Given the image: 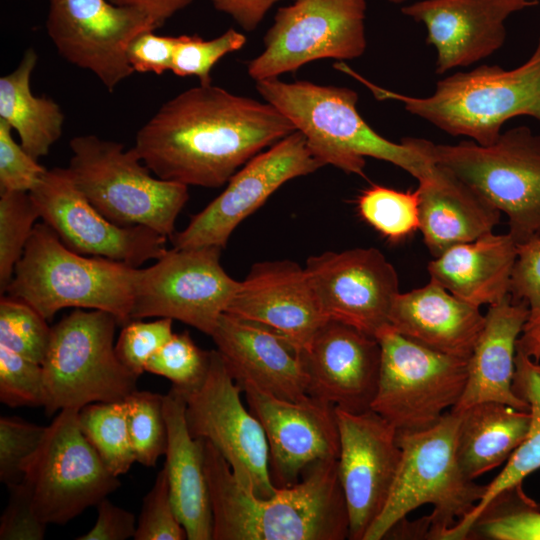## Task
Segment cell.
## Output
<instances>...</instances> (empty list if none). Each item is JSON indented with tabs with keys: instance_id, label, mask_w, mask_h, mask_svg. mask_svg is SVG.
<instances>
[{
	"instance_id": "cell-27",
	"label": "cell",
	"mask_w": 540,
	"mask_h": 540,
	"mask_svg": "<svg viewBox=\"0 0 540 540\" xmlns=\"http://www.w3.org/2000/svg\"><path fill=\"white\" fill-rule=\"evenodd\" d=\"M418 182L419 230L434 257L454 245L493 232L499 223L501 212L449 170L431 162L427 174Z\"/></svg>"
},
{
	"instance_id": "cell-2",
	"label": "cell",
	"mask_w": 540,
	"mask_h": 540,
	"mask_svg": "<svg viewBox=\"0 0 540 540\" xmlns=\"http://www.w3.org/2000/svg\"><path fill=\"white\" fill-rule=\"evenodd\" d=\"M204 440V439H203ZM213 540H343L349 518L338 477L337 460L309 468L294 485L270 497L245 489L229 464L204 440Z\"/></svg>"
},
{
	"instance_id": "cell-37",
	"label": "cell",
	"mask_w": 540,
	"mask_h": 540,
	"mask_svg": "<svg viewBox=\"0 0 540 540\" xmlns=\"http://www.w3.org/2000/svg\"><path fill=\"white\" fill-rule=\"evenodd\" d=\"M38 218L39 210L28 192H0L1 295L6 293Z\"/></svg>"
},
{
	"instance_id": "cell-47",
	"label": "cell",
	"mask_w": 540,
	"mask_h": 540,
	"mask_svg": "<svg viewBox=\"0 0 540 540\" xmlns=\"http://www.w3.org/2000/svg\"><path fill=\"white\" fill-rule=\"evenodd\" d=\"M8 488L10 496L0 519V539L42 540L48 524L36 514L26 485L21 481Z\"/></svg>"
},
{
	"instance_id": "cell-17",
	"label": "cell",
	"mask_w": 540,
	"mask_h": 540,
	"mask_svg": "<svg viewBox=\"0 0 540 540\" xmlns=\"http://www.w3.org/2000/svg\"><path fill=\"white\" fill-rule=\"evenodd\" d=\"M29 194L42 221L74 252L139 267L167 251L168 237L144 226H119L102 215L67 168L47 170Z\"/></svg>"
},
{
	"instance_id": "cell-10",
	"label": "cell",
	"mask_w": 540,
	"mask_h": 540,
	"mask_svg": "<svg viewBox=\"0 0 540 540\" xmlns=\"http://www.w3.org/2000/svg\"><path fill=\"white\" fill-rule=\"evenodd\" d=\"M376 339L381 346V366L371 410L398 432L432 427L460 400L468 359L432 350L390 325Z\"/></svg>"
},
{
	"instance_id": "cell-23",
	"label": "cell",
	"mask_w": 540,
	"mask_h": 540,
	"mask_svg": "<svg viewBox=\"0 0 540 540\" xmlns=\"http://www.w3.org/2000/svg\"><path fill=\"white\" fill-rule=\"evenodd\" d=\"M225 312L270 328L299 353L327 321L305 268L290 260L255 263Z\"/></svg>"
},
{
	"instance_id": "cell-4",
	"label": "cell",
	"mask_w": 540,
	"mask_h": 540,
	"mask_svg": "<svg viewBox=\"0 0 540 540\" xmlns=\"http://www.w3.org/2000/svg\"><path fill=\"white\" fill-rule=\"evenodd\" d=\"M256 89L305 137L323 166L364 176L365 158L371 157L389 162L417 180L430 168V160L407 138L395 143L373 130L359 114L358 94L350 88L270 78L257 81Z\"/></svg>"
},
{
	"instance_id": "cell-42",
	"label": "cell",
	"mask_w": 540,
	"mask_h": 540,
	"mask_svg": "<svg viewBox=\"0 0 540 540\" xmlns=\"http://www.w3.org/2000/svg\"><path fill=\"white\" fill-rule=\"evenodd\" d=\"M0 401L16 407H44L42 365L0 345Z\"/></svg>"
},
{
	"instance_id": "cell-31",
	"label": "cell",
	"mask_w": 540,
	"mask_h": 540,
	"mask_svg": "<svg viewBox=\"0 0 540 540\" xmlns=\"http://www.w3.org/2000/svg\"><path fill=\"white\" fill-rule=\"evenodd\" d=\"M513 390L529 404L531 422L522 443L506 461L478 504L456 524L444 532L440 540H464L487 506L502 493L522 485L523 480L540 469V362L516 350Z\"/></svg>"
},
{
	"instance_id": "cell-45",
	"label": "cell",
	"mask_w": 540,
	"mask_h": 540,
	"mask_svg": "<svg viewBox=\"0 0 540 540\" xmlns=\"http://www.w3.org/2000/svg\"><path fill=\"white\" fill-rule=\"evenodd\" d=\"M172 324L170 318L150 322L131 320L124 324L115 344L118 359L139 378L149 359L173 335Z\"/></svg>"
},
{
	"instance_id": "cell-44",
	"label": "cell",
	"mask_w": 540,
	"mask_h": 540,
	"mask_svg": "<svg viewBox=\"0 0 540 540\" xmlns=\"http://www.w3.org/2000/svg\"><path fill=\"white\" fill-rule=\"evenodd\" d=\"M135 540H183L186 531L173 508L165 466L145 495L137 521Z\"/></svg>"
},
{
	"instance_id": "cell-46",
	"label": "cell",
	"mask_w": 540,
	"mask_h": 540,
	"mask_svg": "<svg viewBox=\"0 0 540 540\" xmlns=\"http://www.w3.org/2000/svg\"><path fill=\"white\" fill-rule=\"evenodd\" d=\"M46 171L14 140L10 125L0 119V192L29 193Z\"/></svg>"
},
{
	"instance_id": "cell-51",
	"label": "cell",
	"mask_w": 540,
	"mask_h": 540,
	"mask_svg": "<svg viewBox=\"0 0 540 540\" xmlns=\"http://www.w3.org/2000/svg\"><path fill=\"white\" fill-rule=\"evenodd\" d=\"M118 6L137 8L148 14L157 27L162 26L166 20L176 12L187 7L193 0H109Z\"/></svg>"
},
{
	"instance_id": "cell-49",
	"label": "cell",
	"mask_w": 540,
	"mask_h": 540,
	"mask_svg": "<svg viewBox=\"0 0 540 540\" xmlns=\"http://www.w3.org/2000/svg\"><path fill=\"white\" fill-rule=\"evenodd\" d=\"M96 506L95 525L77 540H126L134 537L137 525L131 512L114 505L107 497Z\"/></svg>"
},
{
	"instance_id": "cell-9",
	"label": "cell",
	"mask_w": 540,
	"mask_h": 540,
	"mask_svg": "<svg viewBox=\"0 0 540 540\" xmlns=\"http://www.w3.org/2000/svg\"><path fill=\"white\" fill-rule=\"evenodd\" d=\"M117 324L109 312L76 308L51 327L41 364L47 416L95 402L123 401L136 390L138 377L115 352Z\"/></svg>"
},
{
	"instance_id": "cell-48",
	"label": "cell",
	"mask_w": 540,
	"mask_h": 540,
	"mask_svg": "<svg viewBox=\"0 0 540 540\" xmlns=\"http://www.w3.org/2000/svg\"><path fill=\"white\" fill-rule=\"evenodd\" d=\"M153 31L137 35L127 48V59L134 72L160 75L172 69L177 37L160 36Z\"/></svg>"
},
{
	"instance_id": "cell-22",
	"label": "cell",
	"mask_w": 540,
	"mask_h": 540,
	"mask_svg": "<svg viewBox=\"0 0 540 540\" xmlns=\"http://www.w3.org/2000/svg\"><path fill=\"white\" fill-rule=\"evenodd\" d=\"M538 0H421L403 6L404 15L421 22L436 50V73L474 64L500 49L505 20Z\"/></svg>"
},
{
	"instance_id": "cell-28",
	"label": "cell",
	"mask_w": 540,
	"mask_h": 540,
	"mask_svg": "<svg viewBox=\"0 0 540 540\" xmlns=\"http://www.w3.org/2000/svg\"><path fill=\"white\" fill-rule=\"evenodd\" d=\"M168 442L165 468L175 513L189 540H213V517L204 468V440L188 430L186 399L171 387L163 398Z\"/></svg>"
},
{
	"instance_id": "cell-38",
	"label": "cell",
	"mask_w": 540,
	"mask_h": 540,
	"mask_svg": "<svg viewBox=\"0 0 540 540\" xmlns=\"http://www.w3.org/2000/svg\"><path fill=\"white\" fill-rule=\"evenodd\" d=\"M163 398L164 395L158 393L138 390L125 398L128 430L135 458L146 467H154L167 449Z\"/></svg>"
},
{
	"instance_id": "cell-14",
	"label": "cell",
	"mask_w": 540,
	"mask_h": 540,
	"mask_svg": "<svg viewBox=\"0 0 540 540\" xmlns=\"http://www.w3.org/2000/svg\"><path fill=\"white\" fill-rule=\"evenodd\" d=\"M241 392L220 353L211 350L205 379L184 395L187 427L193 438L214 445L245 489L270 497L277 488L270 476L267 438L259 420L243 405Z\"/></svg>"
},
{
	"instance_id": "cell-32",
	"label": "cell",
	"mask_w": 540,
	"mask_h": 540,
	"mask_svg": "<svg viewBox=\"0 0 540 540\" xmlns=\"http://www.w3.org/2000/svg\"><path fill=\"white\" fill-rule=\"evenodd\" d=\"M37 61L36 51L28 48L15 70L0 78V119L18 133L21 146L38 160L61 137L64 114L52 99L32 93L30 80Z\"/></svg>"
},
{
	"instance_id": "cell-6",
	"label": "cell",
	"mask_w": 540,
	"mask_h": 540,
	"mask_svg": "<svg viewBox=\"0 0 540 540\" xmlns=\"http://www.w3.org/2000/svg\"><path fill=\"white\" fill-rule=\"evenodd\" d=\"M460 413L450 410L432 427L398 432L402 456L387 502L364 536L380 540L416 508L430 504L433 512L422 518L426 538L441 536L481 500L486 485L463 472L456 453Z\"/></svg>"
},
{
	"instance_id": "cell-50",
	"label": "cell",
	"mask_w": 540,
	"mask_h": 540,
	"mask_svg": "<svg viewBox=\"0 0 540 540\" xmlns=\"http://www.w3.org/2000/svg\"><path fill=\"white\" fill-rule=\"evenodd\" d=\"M282 0H210L220 12L229 15L245 31H253L267 12Z\"/></svg>"
},
{
	"instance_id": "cell-35",
	"label": "cell",
	"mask_w": 540,
	"mask_h": 540,
	"mask_svg": "<svg viewBox=\"0 0 540 540\" xmlns=\"http://www.w3.org/2000/svg\"><path fill=\"white\" fill-rule=\"evenodd\" d=\"M472 534L493 540H540V505L519 485L487 506L474 523Z\"/></svg>"
},
{
	"instance_id": "cell-52",
	"label": "cell",
	"mask_w": 540,
	"mask_h": 540,
	"mask_svg": "<svg viewBox=\"0 0 540 540\" xmlns=\"http://www.w3.org/2000/svg\"><path fill=\"white\" fill-rule=\"evenodd\" d=\"M387 1H389V2H391L393 4H401V3L405 2L406 0H387Z\"/></svg>"
},
{
	"instance_id": "cell-13",
	"label": "cell",
	"mask_w": 540,
	"mask_h": 540,
	"mask_svg": "<svg viewBox=\"0 0 540 540\" xmlns=\"http://www.w3.org/2000/svg\"><path fill=\"white\" fill-rule=\"evenodd\" d=\"M221 249L173 247L141 268L131 320L170 318L210 336L240 285L221 266Z\"/></svg>"
},
{
	"instance_id": "cell-3",
	"label": "cell",
	"mask_w": 540,
	"mask_h": 540,
	"mask_svg": "<svg viewBox=\"0 0 540 540\" xmlns=\"http://www.w3.org/2000/svg\"><path fill=\"white\" fill-rule=\"evenodd\" d=\"M334 68L366 86L378 100H396L409 113L452 136H466L479 145L496 142L503 124L517 116L540 121V36L531 57L506 70L481 65L440 79L432 95L414 97L382 88L344 62Z\"/></svg>"
},
{
	"instance_id": "cell-20",
	"label": "cell",
	"mask_w": 540,
	"mask_h": 540,
	"mask_svg": "<svg viewBox=\"0 0 540 540\" xmlns=\"http://www.w3.org/2000/svg\"><path fill=\"white\" fill-rule=\"evenodd\" d=\"M241 389L264 429L276 488L296 484L319 462L338 460L340 438L333 405L309 395L296 401L282 399L250 384Z\"/></svg>"
},
{
	"instance_id": "cell-43",
	"label": "cell",
	"mask_w": 540,
	"mask_h": 540,
	"mask_svg": "<svg viewBox=\"0 0 540 540\" xmlns=\"http://www.w3.org/2000/svg\"><path fill=\"white\" fill-rule=\"evenodd\" d=\"M47 426L20 418H0V481L8 487L22 481L25 463L39 447Z\"/></svg>"
},
{
	"instance_id": "cell-25",
	"label": "cell",
	"mask_w": 540,
	"mask_h": 540,
	"mask_svg": "<svg viewBox=\"0 0 540 540\" xmlns=\"http://www.w3.org/2000/svg\"><path fill=\"white\" fill-rule=\"evenodd\" d=\"M528 315L527 304L513 300L510 294L489 306L468 359L464 392L452 411L488 401L529 410V404L513 390L516 346Z\"/></svg>"
},
{
	"instance_id": "cell-11",
	"label": "cell",
	"mask_w": 540,
	"mask_h": 540,
	"mask_svg": "<svg viewBox=\"0 0 540 540\" xmlns=\"http://www.w3.org/2000/svg\"><path fill=\"white\" fill-rule=\"evenodd\" d=\"M78 410L63 409L24 466L22 482L46 524H65L120 486L82 433Z\"/></svg>"
},
{
	"instance_id": "cell-26",
	"label": "cell",
	"mask_w": 540,
	"mask_h": 540,
	"mask_svg": "<svg viewBox=\"0 0 540 540\" xmlns=\"http://www.w3.org/2000/svg\"><path fill=\"white\" fill-rule=\"evenodd\" d=\"M484 320L480 307L429 281L421 288L396 296L389 325L432 350L469 359Z\"/></svg>"
},
{
	"instance_id": "cell-19",
	"label": "cell",
	"mask_w": 540,
	"mask_h": 540,
	"mask_svg": "<svg viewBox=\"0 0 540 540\" xmlns=\"http://www.w3.org/2000/svg\"><path fill=\"white\" fill-rule=\"evenodd\" d=\"M340 438L338 477L349 518V539L364 540L394 484L402 451L397 430L373 410L335 408Z\"/></svg>"
},
{
	"instance_id": "cell-33",
	"label": "cell",
	"mask_w": 540,
	"mask_h": 540,
	"mask_svg": "<svg viewBox=\"0 0 540 540\" xmlns=\"http://www.w3.org/2000/svg\"><path fill=\"white\" fill-rule=\"evenodd\" d=\"M125 400L90 403L78 410L80 429L105 467L116 477L136 461L130 440Z\"/></svg>"
},
{
	"instance_id": "cell-7",
	"label": "cell",
	"mask_w": 540,
	"mask_h": 540,
	"mask_svg": "<svg viewBox=\"0 0 540 540\" xmlns=\"http://www.w3.org/2000/svg\"><path fill=\"white\" fill-rule=\"evenodd\" d=\"M69 145V174L102 215L123 227L144 226L169 238L175 233L188 186L153 177L134 147L125 150L96 135L74 137Z\"/></svg>"
},
{
	"instance_id": "cell-34",
	"label": "cell",
	"mask_w": 540,
	"mask_h": 540,
	"mask_svg": "<svg viewBox=\"0 0 540 540\" xmlns=\"http://www.w3.org/2000/svg\"><path fill=\"white\" fill-rule=\"evenodd\" d=\"M362 219L390 243H400L420 229L419 192L372 185L357 200Z\"/></svg>"
},
{
	"instance_id": "cell-29",
	"label": "cell",
	"mask_w": 540,
	"mask_h": 540,
	"mask_svg": "<svg viewBox=\"0 0 540 540\" xmlns=\"http://www.w3.org/2000/svg\"><path fill=\"white\" fill-rule=\"evenodd\" d=\"M518 243L507 232L454 245L429 262L430 281L480 307L509 295Z\"/></svg>"
},
{
	"instance_id": "cell-30",
	"label": "cell",
	"mask_w": 540,
	"mask_h": 540,
	"mask_svg": "<svg viewBox=\"0 0 540 540\" xmlns=\"http://www.w3.org/2000/svg\"><path fill=\"white\" fill-rule=\"evenodd\" d=\"M461 420L456 453L465 475L475 479L507 461L525 439L529 410L499 402H481L457 412Z\"/></svg>"
},
{
	"instance_id": "cell-8",
	"label": "cell",
	"mask_w": 540,
	"mask_h": 540,
	"mask_svg": "<svg viewBox=\"0 0 540 540\" xmlns=\"http://www.w3.org/2000/svg\"><path fill=\"white\" fill-rule=\"evenodd\" d=\"M408 141L431 162L474 188L508 218V233L520 244L540 237V135L527 126L502 132L495 143L435 144Z\"/></svg>"
},
{
	"instance_id": "cell-41",
	"label": "cell",
	"mask_w": 540,
	"mask_h": 540,
	"mask_svg": "<svg viewBox=\"0 0 540 540\" xmlns=\"http://www.w3.org/2000/svg\"><path fill=\"white\" fill-rule=\"evenodd\" d=\"M246 41V36L235 29L211 40L198 35L177 36L171 71L179 77L195 76L200 84H210L214 65L225 55L240 50Z\"/></svg>"
},
{
	"instance_id": "cell-12",
	"label": "cell",
	"mask_w": 540,
	"mask_h": 540,
	"mask_svg": "<svg viewBox=\"0 0 540 540\" xmlns=\"http://www.w3.org/2000/svg\"><path fill=\"white\" fill-rule=\"evenodd\" d=\"M366 0H293L278 9L263 51L247 64L257 81L278 78L321 59L362 56L367 47Z\"/></svg>"
},
{
	"instance_id": "cell-39",
	"label": "cell",
	"mask_w": 540,
	"mask_h": 540,
	"mask_svg": "<svg viewBox=\"0 0 540 540\" xmlns=\"http://www.w3.org/2000/svg\"><path fill=\"white\" fill-rule=\"evenodd\" d=\"M211 351L202 350L187 331L171 338L149 359L145 371L167 378L183 395L197 388L209 369Z\"/></svg>"
},
{
	"instance_id": "cell-15",
	"label": "cell",
	"mask_w": 540,
	"mask_h": 540,
	"mask_svg": "<svg viewBox=\"0 0 540 540\" xmlns=\"http://www.w3.org/2000/svg\"><path fill=\"white\" fill-rule=\"evenodd\" d=\"M321 167L305 137L295 130L244 164L220 195L195 214L184 230L170 237L173 247L225 248L235 228L283 184Z\"/></svg>"
},
{
	"instance_id": "cell-5",
	"label": "cell",
	"mask_w": 540,
	"mask_h": 540,
	"mask_svg": "<svg viewBox=\"0 0 540 540\" xmlns=\"http://www.w3.org/2000/svg\"><path fill=\"white\" fill-rule=\"evenodd\" d=\"M140 274L139 267L72 251L42 221L34 226L6 293L47 321L75 307L109 312L124 325L131 321Z\"/></svg>"
},
{
	"instance_id": "cell-24",
	"label": "cell",
	"mask_w": 540,
	"mask_h": 540,
	"mask_svg": "<svg viewBox=\"0 0 540 540\" xmlns=\"http://www.w3.org/2000/svg\"><path fill=\"white\" fill-rule=\"evenodd\" d=\"M210 336L240 387L250 384L293 401L308 395L300 353L270 328L224 312Z\"/></svg>"
},
{
	"instance_id": "cell-40",
	"label": "cell",
	"mask_w": 540,
	"mask_h": 540,
	"mask_svg": "<svg viewBox=\"0 0 540 540\" xmlns=\"http://www.w3.org/2000/svg\"><path fill=\"white\" fill-rule=\"evenodd\" d=\"M51 327L33 307L11 296L0 299V345L42 364Z\"/></svg>"
},
{
	"instance_id": "cell-18",
	"label": "cell",
	"mask_w": 540,
	"mask_h": 540,
	"mask_svg": "<svg viewBox=\"0 0 540 540\" xmlns=\"http://www.w3.org/2000/svg\"><path fill=\"white\" fill-rule=\"evenodd\" d=\"M305 271L327 320L350 325L367 335L389 326L399 292L394 266L378 249L353 248L311 256Z\"/></svg>"
},
{
	"instance_id": "cell-36",
	"label": "cell",
	"mask_w": 540,
	"mask_h": 540,
	"mask_svg": "<svg viewBox=\"0 0 540 540\" xmlns=\"http://www.w3.org/2000/svg\"><path fill=\"white\" fill-rule=\"evenodd\" d=\"M509 294L529 309L516 350L540 362V237L518 244Z\"/></svg>"
},
{
	"instance_id": "cell-21",
	"label": "cell",
	"mask_w": 540,
	"mask_h": 540,
	"mask_svg": "<svg viewBox=\"0 0 540 540\" xmlns=\"http://www.w3.org/2000/svg\"><path fill=\"white\" fill-rule=\"evenodd\" d=\"M300 355L309 396L352 413L371 410L381 366V346L375 337L327 320Z\"/></svg>"
},
{
	"instance_id": "cell-16",
	"label": "cell",
	"mask_w": 540,
	"mask_h": 540,
	"mask_svg": "<svg viewBox=\"0 0 540 540\" xmlns=\"http://www.w3.org/2000/svg\"><path fill=\"white\" fill-rule=\"evenodd\" d=\"M46 28L66 61L92 72L112 92L134 73L130 42L158 27L145 12L109 0H49Z\"/></svg>"
},
{
	"instance_id": "cell-1",
	"label": "cell",
	"mask_w": 540,
	"mask_h": 540,
	"mask_svg": "<svg viewBox=\"0 0 540 540\" xmlns=\"http://www.w3.org/2000/svg\"><path fill=\"white\" fill-rule=\"evenodd\" d=\"M295 130L266 101L199 84L165 102L137 132L134 148L160 179L217 188Z\"/></svg>"
}]
</instances>
